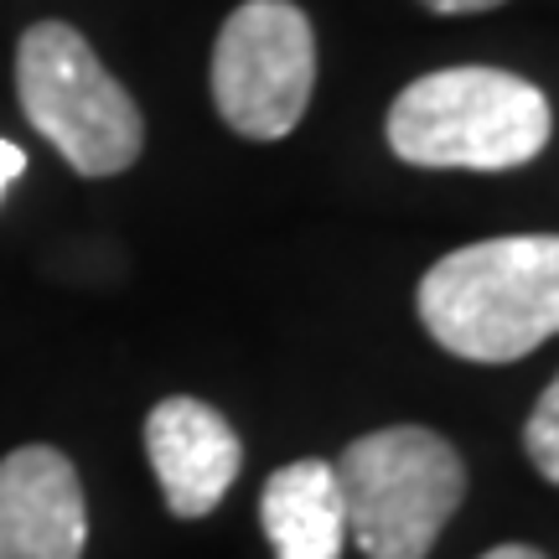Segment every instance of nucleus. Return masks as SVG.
Masks as SVG:
<instances>
[{
  "mask_svg": "<svg viewBox=\"0 0 559 559\" xmlns=\"http://www.w3.org/2000/svg\"><path fill=\"white\" fill-rule=\"evenodd\" d=\"M425 332L466 362H519L559 337V234L481 239L419 280Z\"/></svg>",
  "mask_w": 559,
  "mask_h": 559,
  "instance_id": "obj_1",
  "label": "nucleus"
},
{
  "mask_svg": "<svg viewBox=\"0 0 559 559\" xmlns=\"http://www.w3.org/2000/svg\"><path fill=\"white\" fill-rule=\"evenodd\" d=\"M389 145L430 171H508L549 145L555 115L544 88L502 68H440L404 88L389 109Z\"/></svg>",
  "mask_w": 559,
  "mask_h": 559,
  "instance_id": "obj_2",
  "label": "nucleus"
},
{
  "mask_svg": "<svg viewBox=\"0 0 559 559\" xmlns=\"http://www.w3.org/2000/svg\"><path fill=\"white\" fill-rule=\"evenodd\" d=\"M347 534L368 559H425L466 498V461L425 425L358 436L337 461Z\"/></svg>",
  "mask_w": 559,
  "mask_h": 559,
  "instance_id": "obj_3",
  "label": "nucleus"
},
{
  "mask_svg": "<svg viewBox=\"0 0 559 559\" xmlns=\"http://www.w3.org/2000/svg\"><path fill=\"white\" fill-rule=\"evenodd\" d=\"M16 94L79 177H120L145 145L135 99L68 21H37L16 47Z\"/></svg>",
  "mask_w": 559,
  "mask_h": 559,
  "instance_id": "obj_4",
  "label": "nucleus"
},
{
  "mask_svg": "<svg viewBox=\"0 0 559 559\" xmlns=\"http://www.w3.org/2000/svg\"><path fill=\"white\" fill-rule=\"evenodd\" d=\"M317 88V37L290 0H243L213 47V104L249 140L290 135Z\"/></svg>",
  "mask_w": 559,
  "mask_h": 559,
  "instance_id": "obj_5",
  "label": "nucleus"
},
{
  "mask_svg": "<svg viewBox=\"0 0 559 559\" xmlns=\"http://www.w3.org/2000/svg\"><path fill=\"white\" fill-rule=\"evenodd\" d=\"M88 502L79 466L52 445L0 461V559H83Z\"/></svg>",
  "mask_w": 559,
  "mask_h": 559,
  "instance_id": "obj_6",
  "label": "nucleus"
},
{
  "mask_svg": "<svg viewBox=\"0 0 559 559\" xmlns=\"http://www.w3.org/2000/svg\"><path fill=\"white\" fill-rule=\"evenodd\" d=\"M145 456L177 519H207L239 481L243 445L234 425L202 400H160L145 419Z\"/></svg>",
  "mask_w": 559,
  "mask_h": 559,
  "instance_id": "obj_7",
  "label": "nucleus"
},
{
  "mask_svg": "<svg viewBox=\"0 0 559 559\" xmlns=\"http://www.w3.org/2000/svg\"><path fill=\"white\" fill-rule=\"evenodd\" d=\"M260 523L275 559H342L347 513H342L337 466L317 456L280 466L260 492Z\"/></svg>",
  "mask_w": 559,
  "mask_h": 559,
  "instance_id": "obj_8",
  "label": "nucleus"
},
{
  "mask_svg": "<svg viewBox=\"0 0 559 559\" xmlns=\"http://www.w3.org/2000/svg\"><path fill=\"white\" fill-rule=\"evenodd\" d=\"M523 451L539 466V477L559 487V373L549 379V389L539 394L534 415L523 425Z\"/></svg>",
  "mask_w": 559,
  "mask_h": 559,
  "instance_id": "obj_9",
  "label": "nucleus"
},
{
  "mask_svg": "<svg viewBox=\"0 0 559 559\" xmlns=\"http://www.w3.org/2000/svg\"><path fill=\"white\" fill-rule=\"evenodd\" d=\"M21 171H26V151H21V145H11V140H0V192H5Z\"/></svg>",
  "mask_w": 559,
  "mask_h": 559,
  "instance_id": "obj_10",
  "label": "nucleus"
},
{
  "mask_svg": "<svg viewBox=\"0 0 559 559\" xmlns=\"http://www.w3.org/2000/svg\"><path fill=\"white\" fill-rule=\"evenodd\" d=\"M425 5L440 11V16H472V11H492L502 0H425Z\"/></svg>",
  "mask_w": 559,
  "mask_h": 559,
  "instance_id": "obj_11",
  "label": "nucleus"
},
{
  "mask_svg": "<svg viewBox=\"0 0 559 559\" xmlns=\"http://www.w3.org/2000/svg\"><path fill=\"white\" fill-rule=\"evenodd\" d=\"M481 559H549V555L534 549V544H498V549H487Z\"/></svg>",
  "mask_w": 559,
  "mask_h": 559,
  "instance_id": "obj_12",
  "label": "nucleus"
}]
</instances>
